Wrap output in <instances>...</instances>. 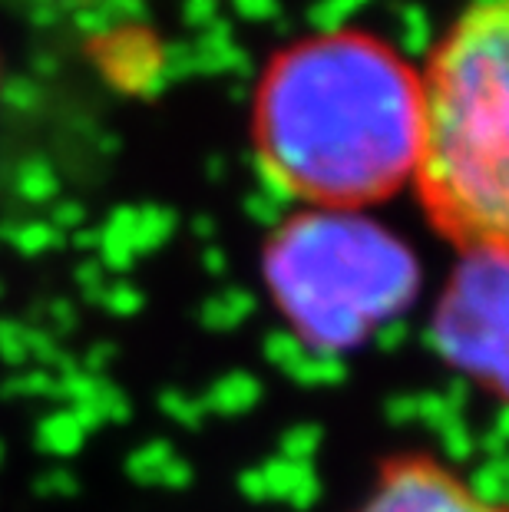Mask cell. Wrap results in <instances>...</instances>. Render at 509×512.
I'll return each instance as SVG.
<instances>
[{"label": "cell", "mask_w": 509, "mask_h": 512, "mask_svg": "<svg viewBox=\"0 0 509 512\" xmlns=\"http://www.w3.org/2000/svg\"><path fill=\"white\" fill-rule=\"evenodd\" d=\"M268 278L291 311H328L351 301H361L364 311L407 291L410 261L381 228L328 212L281 228L268 248Z\"/></svg>", "instance_id": "3957f363"}, {"label": "cell", "mask_w": 509, "mask_h": 512, "mask_svg": "<svg viewBox=\"0 0 509 512\" xmlns=\"http://www.w3.org/2000/svg\"><path fill=\"white\" fill-rule=\"evenodd\" d=\"M252 143L265 176L301 202H384L417 172L420 73L361 30L291 43L258 80Z\"/></svg>", "instance_id": "6da1fadb"}, {"label": "cell", "mask_w": 509, "mask_h": 512, "mask_svg": "<svg viewBox=\"0 0 509 512\" xmlns=\"http://www.w3.org/2000/svg\"><path fill=\"white\" fill-rule=\"evenodd\" d=\"M357 512H509L430 456H397Z\"/></svg>", "instance_id": "277c9868"}, {"label": "cell", "mask_w": 509, "mask_h": 512, "mask_svg": "<svg viewBox=\"0 0 509 512\" xmlns=\"http://www.w3.org/2000/svg\"><path fill=\"white\" fill-rule=\"evenodd\" d=\"M414 182L447 242L509 265V0H476L433 47Z\"/></svg>", "instance_id": "7a4b0ae2"}]
</instances>
